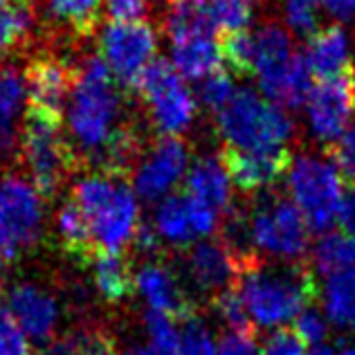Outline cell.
Returning <instances> with one entry per match:
<instances>
[{
	"mask_svg": "<svg viewBox=\"0 0 355 355\" xmlns=\"http://www.w3.org/2000/svg\"><path fill=\"white\" fill-rule=\"evenodd\" d=\"M250 245L268 261L295 263L308 250L311 227L299 207L282 193H259L245 207Z\"/></svg>",
	"mask_w": 355,
	"mask_h": 355,
	"instance_id": "cell-6",
	"label": "cell"
},
{
	"mask_svg": "<svg viewBox=\"0 0 355 355\" xmlns=\"http://www.w3.org/2000/svg\"><path fill=\"white\" fill-rule=\"evenodd\" d=\"M115 77L101 57H90L74 70V86L68 99L70 133L81 153L90 160L119 126L121 97Z\"/></svg>",
	"mask_w": 355,
	"mask_h": 355,
	"instance_id": "cell-2",
	"label": "cell"
},
{
	"mask_svg": "<svg viewBox=\"0 0 355 355\" xmlns=\"http://www.w3.org/2000/svg\"><path fill=\"white\" fill-rule=\"evenodd\" d=\"M223 63L236 77H254L252 72V34L248 30H234L218 34Z\"/></svg>",
	"mask_w": 355,
	"mask_h": 355,
	"instance_id": "cell-31",
	"label": "cell"
},
{
	"mask_svg": "<svg viewBox=\"0 0 355 355\" xmlns=\"http://www.w3.org/2000/svg\"><path fill=\"white\" fill-rule=\"evenodd\" d=\"M297 57L291 32L279 21L268 18L252 34V72L259 79L261 90L275 104L282 106L286 83Z\"/></svg>",
	"mask_w": 355,
	"mask_h": 355,
	"instance_id": "cell-11",
	"label": "cell"
},
{
	"mask_svg": "<svg viewBox=\"0 0 355 355\" xmlns=\"http://www.w3.org/2000/svg\"><path fill=\"white\" fill-rule=\"evenodd\" d=\"M338 223L344 234L355 239V180H349V184L344 187L342 202L338 209Z\"/></svg>",
	"mask_w": 355,
	"mask_h": 355,
	"instance_id": "cell-41",
	"label": "cell"
},
{
	"mask_svg": "<svg viewBox=\"0 0 355 355\" xmlns=\"http://www.w3.org/2000/svg\"><path fill=\"white\" fill-rule=\"evenodd\" d=\"M57 245L63 257L72 259L81 268H90L99 252L88 216L83 214V209L72 196L65 198L61 209L57 211Z\"/></svg>",
	"mask_w": 355,
	"mask_h": 355,
	"instance_id": "cell-23",
	"label": "cell"
},
{
	"mask_svg": "<svg viewBox=\"0 0 355 355\" xmlns=\"http://www.w3.org/2000/svg\"><path fill=\"white\" fill-rule=\"evenodd\" d=\"M184 270L196 293L209 299L236 288L241 263L220 239L198 241L184 252Z\"/></svg>",
	"mask_w": 355,
	"mask_h": 355,
	"instance_id": "cell-15",
	"label": "cell"
},
{
	"mask_svg": "<svg viewBox=\"0 0 355 355\" xmlns=\"http://www.w3.org/2000/svg\"><path fill=\"white\" fill-rule=\"evenodd\" d=\"M293 331L302 338L304 344L317 347V344H324L326 335H329V322H326V317L311 304L295 317V329Z\"/></svg>",
	"mask_w": 355,
	"mask_h": 355,
	"instance_id": "cell-36",
	"label": "cell"
},
{
	"mask_svg": "<svg viewBox=\"0 0 355 355\" xmlns=\"http://www.w3.org/2000/svg\"><path fill=\"white\" fill-rule=\"evenodd\" d=\"M308 126L320 144L333 146L344 135L355 108V86L351 74L317 81L306 101Z\"/></svg>",
	"mask_w": 355,
	"mask_h": 355,
	"instance_id": "cell-12",
	"label": "cell"
},
{
	"mask_svg": "<svg viewBox=\"0 0 355 355\" xmlns=\"http://www.w3.org/2000/svg\"><path fill=\"white\" fill-rule=\"evenodd\" d=\"M216 128L223 146L234 148H282L297 137V124L284 106L254 90H236L216 113Z\"/></svg>",
	"mask_w": 355,
	"mask_h": 355,
	"instance_id": "cell-5",
	"label": "cell"
},
{
	"mask_svg": "<svg viewBox=\"0 0 355 355\" xmlns=\"http://www.w3.org/2000/svg\"><path fill=\"white\" fill-rule=\"evenodd\" d=\"M324 0H286V21L295 34L311 36L317 32V7Z\"/></svg>",
	"mask_w": 355,
	"mask_h": 355,
	"instance_id": "cell-35",
	"label": "cell"
},
{
	"mask_svg": "<svg viewBox=\"0 0 355 355\" xmlns=\"http://www.w3.org/2000/svg\"><path fill=\"white\" fill-rule=\"evenodd\" d=\"M218 355H263L254 333H227L218 342Z\"/></svg>",
	"mask_w": 355,
	"mask_h": 355,
	"instance_id": "cell-40",
	"label": "cell"
},
{
	"mask_svg": "<svg viewBox=\"0 0 355 355\" xmlns=\"http://www.w3.org/2000/svg\"><path fill=\"white\" fill-rule=\"evenodd\" d=\"M234 81H232V74L225 68H218L216 72H211L198 81V99L211 113H218L234 97Z\"/></svg>",
	"mask_w": 355,
	"mask_h": 355,
	"instance_id": "cell-33",
	"label": "cell"
},
{
	"mask_svg": "<svg viewBox=\"0 0 355 355\" xmlns=\"http://www.w3.org/2000/svg\"><path fill=\"white\" fill-rule=\"evenodd\" d=\"M43 236V198L32 182L18 175L0 180V257L16 261Z\"/></svg>",
	"mask_w": 355,
	"mask_h": 355,
	"instance_id": "cell-8",
	"label": "cell"
},
{
	"mask_svg": "<svg viewBox=\"0 0 355 355\" xmlns=\"http://www.w3.org/2000/svg\"><path fill=\"white\" fill-rule=\"evenodd\" d=\"M313 268L304 263L275 266L268 259L254 257L241 266L236 293L250 320L259 329H277L311 306L317 297Z\"/></svg>",
	"mask_w": 355,
	"mask_h": 355,
	"instance_id": "cell-1",
	"label": "cell"
},
{
	"mask_svg": "<svg viewBox=\"0 0 355 355\" xmlns=\"http://www.w3.org/2000/svg\"><path fill=\"white\" fill-rule=\"evenodd\" d=\"M333 160L338 162L342 175L347 180H355V126L344 130V135L333 146H326Z\"/></svg>",
	"mask_w": 355,
	"mask_h": 355,
	"instance_id": "cell-39",
	"label": "cell"
},
{
	"mask_svg": "<svg viewBox=\"0 0 355 355\" xmlns=\"http://www.w3.org/2000/svg\"><path fill=\"white\" fill-rule=\"evenodd\" d=\"M7 277H9V272H7V259H3V257H0V295L5 293V286H7Z\"/></svg>",
	"mask_w": 355,
	"mask_h": 355,
	"instance_id": "cell-44",
	"label": "cell"
},
{
	"mask_svg": "<svg viewBox=\"0 0 355 355\" xmlns=\"http://www.w3.org/2000/svg\"><path fill=\"white\" fill-rule=\"evenodd\" d=\"M288 193L304 214L311 232L324 234L338 220V209L344 193V175L329 148L304 151L293 157L286 173Z\"/></svg>",
	"mask_w": 355,
	"mask_h": 355,
	"instance_id": "cell-7",
	"label": "cell"
},
{
	"mask_svg": "<svg viewBox=\"0 0 355 355\" xmlns=\"http://www.w3.org/2000/svg\"><path fill=\"white\" fill-rule=\"evenodd\" d=\"M189 171V148L178 135H160L133 171L135 191L144 200L169 193Z\"/></svg>",
	"mask_w": 355,
	"mask_h": 355,
	"instance_id": "cell-13",
	"label": "cell"
},
{
	"mask_svg": "<svg viewBox=\"0 0 355 355\" xmlns=\"http://www.w3.org/2000/svg\"><path fill=\"white\" fill-rule=\"evenodd\" d=\"M133 90L144 99L153 124L162 135H180L191 126L196 99L173 63L153 59L137 77Z\"/></svg>",
	"mask_w": 355,
	"mask_h": 355,
	"instance_id": "cell-9",
	"label": "cell"
},
{
	"mask_svg": "<svg viewBox=\"0 0 355 355\" xmlns=\"http://www.w3.org/2000/svg\"><path fill=\"white\" fill-rule=\"evenodd\" d=\"M101 59L113 72L121 88L133 90L137 77L155 59L157 36L151 23L142 21H113L101 34Z\"/></svg>",
	"mask_w": 355,
	"mask_h": 355,
	"instance_id": "cell-10",
	"label": "cell"
},
{
	"mask_svg": "<svg viewBox=\"0 0 355 355\" xmlns=\"http://www.w3.org/2000/svg\"><path fill=\"white\" fill-rule=\"evenodd\" d=\"M173 68L184 79L200 81L207 74L223 68V54L218 34L209 30H196L178 34L171 39Z\"/></svg>",
	"mask_w": 355,
	"mask_h": 355,
	"instance_id": "cell-20",
	"label": "cell"
},
{
	"mask_svg": "<svg viewBox=\"0 0 355 355\" xmlns=\"http://www.w3.org/2000/svg\"><path fill=\"white\" fill-rule=\"evenodd\" d=\"M313 268L322 277L355 268V239L347 234H326L313 248Z\"/></svg>",
	"mask_w": 355,
	"mask_h": 355,
	"instance_id": "cell-30",
	"label": "cell"
},
{
	"mask_svg": "<svg viewBox=\"0 0 355 355\" xmlns=\"http://www.w3.org/2000/svg\"><path fill=\"white\" fill-rule=\"evenodd\" d=\"M90 268L95 275V288L104 302L119 304L135 293V275L124 252L99 250Z\"/></svg>",
	"mask_w": 355,
	"mask_h": 355,
	"instance_id": "cell-26",
	"label": "cell"
},
{
	"mask_svg": "<svg viewBox=\"0 0 355 355\" xmlns=\"http://www.w3.org/2000/svg\"><path fill=\"white\" fill-rule=\"evenodd\" d=\"M21 160L41 198L54 200L79 169L81 157L63 135V117L27 106L21 130Z\"/></svg>",
	"mask_w": 355,
	"mask_h": 355,
	"instance_id": "cell-3",
	"label": "cell"
},
{
	"mask_svg": "<svg viewBox=\"0 0 355 355\" xmlns=\"http://www.w3.org/2000/svg\"><path fill=\"white\" fill-rule=\"evenodd\" d=\"M317 297H322L324 313L335 326L355 329V268L326 275Z\"/></svg>",
	"mask_w": 355,
	"mask_h": 355,
	"instance_id": "cell-27",
	"label": "cell"
},
{
	"mask_svg": "<svg viewBox=\"0 0 355 355\" xmlns=\"http://www.w3.org/2000/svg\"><path fill=\"white\" fill-rule=\"evenodd\" d=\"M50 14L74 36L88 39L99 23L101 0H48Z\"/></svg>",
	"mask_w": 355,
	"mask_h": 355,
	"instance_id": "cell-29",
	"label": "cell"
},
{
	"mask_svg": "<svg viewBox=\"0 0 355 355\" xmlns=\"http://www.w3.org/2000/svg\"><path fill=\"white\" fill-rule=\"evenodd\" d=\"M148 0H106L108 16L113 21H137L146 12Z\"/></svg>",
	"mask_w": 355,
	"mask_h": 355,
	"instance_id": "cell-42",
	"label": "cell"
},
{
	"mask_svg": "<svg viewBox=\"0 0 355 355\" xmlns=\"http://www.w3.org/2000/svg\"><path fill=\"white\" fill-rule=\"evenodd\" d=\"M306 355H338V351L333 347H326V344H317V347H313V351Z\"/></svg>",
	"mask_w": 355,
	"mask_h": 355,
	"instance_id": "cell-45",
	"label": "cell"
},
{
	"mask_svg": "<svg viewBox=\"0 0 355 355\" xmlns=\"http://www.w3.org/2000/svg\"><path fill=\"white\" fill-rule=\"evenodd\" d=\"M5 311L14 317L21 331L39 347H48L54 340L59 322L57 299L34 284H18L7 293Z\"/></svg>",
	"mask_w": 355,
	"mask_h": 355,
	"instance_id": "cell-18",
	"label": "cell"
},
{
	"mask_svg": "<svg viewBox=\"0 0 355 355\" xmlns=\"http://www.w3.org/2000/svg\"><path fill=\"white\" fill-rule=\"evenodd\" d=\"M124 355H155V353H153V349L146 344V347H130Z\"/></svg>",
	"mask_w": 355,
	"mask_h": 355,
	"instance_id": "cell-46",
	"label": "cell"
},
{
	"mask_svg": "<svg viewBox=\"0 0 355 355\" xmlns=\"http://www.w3.org/2000/svg\"><path fill=\"white\" fill-rule=\"evenodd\" d=\"M263 355H306V344L293 329H279L268 335Z\"/></svg>",
	"mask_w": 355,
	"mask_h": 355,
	"instance_id": "cell-38",
	"label": "cell"
},
{
	"mask_svg": "<svg viewBox=\"0 0 355 355\" xmlns=\"http://www.w3.org/2000/svg\"><path fill=\"white\" fill-rule=\"evenodd\" d=\"M291 146L282 148H234L223 146L220 160L230 173V180L243 193H261L268 191L282 180L293 164Z\"/></svg>",
	"mask_w": 355,
	"mask_h": 355,
	"instance_id": "cell-14",
	"label": "cell"
},
{
	"mask_svg": "<svg viewBox=\"0 0 355 355\" xmlns=\"http://www.w3.org/2000/svg\"><path fill=\"white\" fill-rule=\"evenodd\" d=\"M74 86V70L54 54H39L25 70V88L30 108L63 117Z\"/></svg>",
	"mask_w": 355,
	"mask_h": 355,
	"instance_id": "cell-16",
	"label": "cell"
},
{
	"mask_svg": "<svg viewBox=\"0 0 355 355\" xmlns=\"http://www.w3.org/2000/svg\"><path fill=\"white\" fill-rule=\"evenodd\" d=\"M304 59L313 79L317 81H329L351 74L353 61L349 52L347 30L340 23H333L311 34L304 50Z\"/></svg>",
	"mask_w": 355,
	"mask_h": 355,
	"instance_id": "cell-19",
	"label": "cell"
},
{
	"mask_svg": "<svg viewBox=\"0 0 355 355\" xmlns=\"http://www.w3.org/2000/svg\"><path fill=\"white\" fill-rule=\"evenodd\" d=\"M196 5L218 34L248 30L254 16V0H196Z\"/></svg>",
	"mask_w": 355,
	"mask_h": 355,
	"instance_id": "cell-28",
	"label": "cell"
},
{
	"mask_svg": "<svg viewBox=\"0 0 355 355\" xmlns=\"http://www.w3.org/2000/svg\"><path fill=\"white\" fill-rule=\"evenodd\" d=\"M211 306H214V313L218 315V320L225 324L232 333H254V324H252L236 288H232V291L211 299Z\"/></svg>",
	"mask_w": 355,
	"mask_h": 355,
	"instance_id": "cell-32",
	"label": "cell"
},
{
	"mask_svg": "<svg viewBox=\"0 0 355 355\" xmlns=\"http://www.w3.org/2000/svg\"><path fill=\"white\" fill-rule=\"evenodd\" d=\"M72 198L88 216L99 250L124 252L137 232L139 207L124 178L92 173L72 187Z\"/></svg>",
	"mask_w": 355,
	"mask_h": 355,
	"instance_id": "cell-4",
	"label": "cell"
},
{
	"mask_svg": "<svg viewBox=\"0 0 355 355\" xmlns=\"http://www.w3.org/2000/svg\"><path fill=\"white\" fill-rule=\"evenodd\" d=\"M27 95L25 77L16 68H0V164H9L21 153L23 99Z\"/></svg>",
	"mask_w": 355,
	"mask_h": 355,
	"instance_id": "cell-22",
	"label": "cell"
},
{
	"mask_svg": "<svg viewBox=\"0 0 355 355\" xmlns=\"http://www.w3.org/2000/svg\"><path fill=\"white\" fill-rule=\"evenodd\" d=\"M43 355H117V340L108 324L86 320L43 347Z\"/></svg>",
	"mask_w": 355,
	"mask_h": 355,
	"instance_id": "cell-24",
	"label": "cell"
},
{
	"mask_svg": "<svg viewBox=\"0 0 355 355\" xmlns=\"http://www.w3.org/2000/svg\"><path fill=\"white\" fill-rule=\"evenodd\" d=\"M3 3H5V0H0V5H3Z\"/></svg>",
	"mask_w": 355,
	"mask_h": 355,
	"instance_id": "cell-48",
	"label": "cell"
},
{
	"mask_svg": "<svg viewBox=\"0 0 355 355\" xmlns=\"http://www.w3.org/2000/svg\"><path fill=\"white\" fill-rule=\"evenodd\" d=\"M135 288L142 293L148 311L184 322L187 317L198 315V306L184 293L180 279L162 259H148L135 272Z\"/></svg>",
	"mask_w": 355,
	"mask_h": 355,
	"instance_id": "cell-17",
	"label": "cell"
},
{
	"mask_svg": "<svg viewBox=\"0 0 355 355\" xmlns=\"http://www.w3.org/2000/svg\"><path fill=\"white\" fill-rule=\"evenodd\" d=\"M180 355H218V347L214 344L211 333L200 315H191L182 322Z\"/></svg>",
	"mask_w": 355,
	"mask_h": 355,
	"instance_id": "cell-34",
	"label": "cell"
},
{
	"mask_svg": "<svg viewBox=\"0 0 355 355\" xmlns=\"http://www.w3.org/2000/svg\"><path fill=\"white\" fill-rule=\"evenodd\" d=\"M0 355H32L27 335L5 308H0Z\"/></svg>",
	"mask_w": 355,
	"mask_h": 355,
	"instance_id": "cell-37",
	"label": "cell"
},
{
	"mask_svg": "<svg viewBox=\"0 0 355 355\" xmlns=\"http://www.w3.org/2000/svg\"><path fill=\"white\" fill-rule=\"evenodd\" d=\"M324 5L340 21H349L355 14V0H324Z\"/></svg>",
	"mask_w": 355,
	"mask_h": 355,
	"instance_id": "cell-43",
	"label": "cell"
},
{
	"mask_svg": "<svg viewBox=\"0 0 355 355\" xmlns=\"http://www.w3.org/2000/svg\"><path fill=\"white\" fill-rule=\"evenodd\" d=\"M153 227L162 243L171 248L187 250L198 239V232L193 227L191 218V202L187 193L166 196V198L155 207Z\"/></svg>",
	"mask_w": 355,
	"mask_h": 355,
	"instance_id": "cell-25",
	"label": "cell"
},
{
	"mask_svg": "<svg viewBox=\"0 0 355 355\" xmlns=\"http://www.w3.org/2000/svg\"><path fill=\"white\" fill-rule=\"evenodd\" d=\"M184 193L218 214L232 209V180L220 155H202L189 166L184 175Z\"/></svg>",
	"mask_w": 355,
	"mask_h": 355,
	"instance_id": "cell-21",
	"label": "cell"
},
{
	"mask_svg": "<svg viewBox=\"0 0 355 355\" xmlns=\"http://www.w3.org/2000/svg\"><path fill=\"white\" fill-rule=\"evenodd\" d=\"M351 79H353V86H355V65H353V70H351Z\"/></svg>",
	"mask_w": 355,
	"mask_h": 355,
	"instance_id": "cell-47",
	"label": "cell"
}]
</instances>
